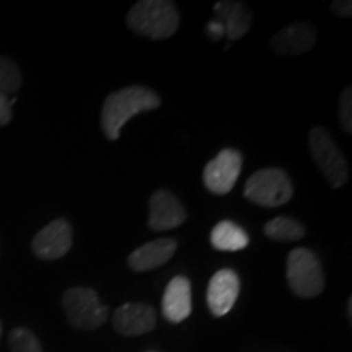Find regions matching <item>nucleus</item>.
Here are the masks:
<instances>
[{
	"mask_svg": "<svg viewBox=\"0 0 352 352\" xmlns=\"http://www.w3.org/2000/svg\"><path fill=\"white\" fill-rule=\"evenodd\" d=\"M347 315H349V320L352 318V298H349V303H347Z\"/></svg>",
	"mask_w": 352,
	"mask_h": 352,
	"instance_id": "24",
	"label": "nucleus"
},
{
	"mask_svg": "<svg viewBox=\"0 0 352 352\" xmlns=\"http://www.w3.org/2000/svg\"><path fill=\"white\" fill-rule=\"evenodd\" d=\"M340 121L342 131L352 132V87H347L340 98Z\"/></svg>",
	"mask_w": 352,
	"mask_h": 352,
	"instance_id": "20",
	"label": "nucleus"
},
{
	"mask_svg": "<svg viewBox=\"0 0 352 352\" xmlns=\"http://www.w3.org/2000/svg\"><path fill=\"white\" fill-rule=\"evenodd\" d=\"M21 83H23V77H21L19 65L7 57L0 56V94L6 96L16 94L21 88Z\"/></svg>",
	"mask_w": 352,
	"mask_h": 352,
	"instance_id": "18",
	"label": "nucleus"
},
{
	"mask_svg": "<svg viewBox=\"0 0 352 352\" xmlns=\"http://www.w3.org/2000/svg\"><path fill=\"white\" fill-rule=\"evenodd\" d=\"M72 227L69 220L56 219L38 232L32 241L33 254L44 261H54L65 256L72 248Z\"/></svg>",
	"mask_w": 352,
	"mask_h": 352,
	"instance_id": "8",
	"label": "nucleus"
},
{
	"mask_svg": "<svg viewBox=\"0 0 352 352\" xmlns=\"http://www.w3.org/2000/svg\"><path fill=\"white\" fill-rule=\"evenodd\" d=\"M331 13L341 19H349L352 15V2L351 0H336L331 3Z\"/></svg>",
	"mask_w": 352,
	"mask_h": 352,
	"instance_id": "22",
	"label": "nucleus"
},
{
	"mask_svg": "<svg viewBox=\"0 0 352 352\" xmlns=\"http://www.w3.org/2000/svg\"><path fill=\"white\" fill-rule=\"evenodd\" d=\"M191 311V283L188 277L176 276L166 285L162 297V314L170 323H182Z\"/></svg>",
	"mask_w": 352,
	"mask_h": 352,
	"instance_id": "14",
	"label": "nucleus"
},
{
	"mask_svg": "<svg viewBox=\"0 0 352 352\" xmlns=\"http://www.w3.org/2000/svg\"><path fill=\"white\" fill-rule=\"evenodd\" d=\"M162 104V98L151 88L142 85L124 87L107 96L101 109V129L108 140L120 139L122 126L135 114L152 111Z\"/></svg>",
	"mask_w": 352,
	"mask_h": 352,
	"instance_id": "1",
	"label": "nucleus"
},
{
	"mask_svg": "<svg viewBox=\"0 0 352 352\" xmlns=\"http://www.w3.org/2000/svg\"><path fill=\"white\" fill-rule=\"evenodd\" d=\"M308 147L324 179L333 188H342L349 179V166L340 145L324 127L316 126L308 132Z\"/></svg>",
	"mask_w": 352,
	"mask_h": 352,
	"instance_id": "3",
	"label": "nucleus"
},
{
	"mask_svg": "<svg viewBox=\"0 0 352 352\" xmlns=\"http://www.w3.org/2000/svg\"><path fill=\"white\" fill-rule=\"evenodd\" d=\"M206 33L209 34V38L212 39V41H219V39L223 36V26L219 20L209 21L208 26H206Z\"/></svg>",
	"mask_w": 352,
	"mask_h": 352,
	"instance_id": "23",
	"label": "nucleus"
},
{
	"mask_svg": "<svg viewBox=\"0 0 352 352\" xmlns=\"http://www.w3.org/2000/svg\"><path fill=\"white\" fill-rule=\"evenodd\" d=\"M287 284L290 290L300 298H315L323 292V267L311 250L296 248L289 253Z\"/></svg>",
	"mask_w": 352,
	"mask_h": 352,
	"instance_id": "5",
	"label": "nucleus"
},
{
	"mask_svg": "<svg viewBox=\"0 0 352 352\" xmlns=\"http://www.w3.org/2000/svg\"><path fill=\"white\" fill-rule=\"evenodd\" d=\"M316 30L308 21H296L279 30L271 38V50L279 57H294L305 54L316 44Z\"/></svg>",
	"mask_w": 352,
	"mask_h": 352,
	"instance_id": "10",
	"label": "nucleus"
},
{
	"mask_svg": "<svg viewBox=\"0 0 352 352\" xmlns=\"http://www.w3.org/2000/svg\"><path fill=\"white\" fill-rule=\"evenodd\" d=\"M305 233L307 228L303 227V223L298 222L297 219L287 217V215H279L264 226V235L267 239L272 241H283V243L302 240Z\"/></svg>",
	"mask_w": 352,
	"mask_h": 352,
	"instance_id": "17",
	"label": "nucleus"
},
{
	"mask_svg": "<svg viewBox=\"0 0 352 352\" xmlns=\"http://www.w3.org/2000/svg\"><path fill=\"white\" fill-rule=\"evenodd\" d=\"M248 243V233L232 220H222L210 232V245L219 252H240Z\"/></svg>",
	"mask_w": 352,
	"mask_h": 352,
	"instance_id": "16",
	"label": "nucleus"
},
{
	"mask_svg": "<svg viewBox=\"0 0 352 352\" xmlns=\"http://www.w3.org/2000/svg\"><path fill=\"white\" fill-rule=\"evenodd\" d=\"M178 241L173 239H157L134 250L127 258V264L134 272H147L162 267L173 258Z\"/></svg>",
	"mask_w": 352,
	"mask_h": 352,
	"instance_id": "13",
	"label": "nucleus"
},
{
	"mask_svg": "<svg viewBox=\"0 0 352 352\" xmlns=\"http://www.w3.org/2000/svg\"><path fill=\"white\" fill-rule=\"evenodd\" d=\"M294 196V184L283 168H263L248 178L245 197L259 208H280Z\"/></svg>",
	"mask_w": 352,
	"mask_h": 352,
	"instance_id": "4",
	"label": "nucleus"
},
{
	"mask_svg": "<svg viewBox=\"0 0 352 352\" xmlns=\"http://www.w3.org/2000/svg\"><path fill=\"white\" fill-rule=\"evenodd\" d=\"M148 228L153 232L173 230L186 222V209L168 189H157L148 199Z\"/></svg>",
	"mask_w": 352,
	"mask_h": 352,
	"instance_id": "9",
	"label": "nucleus"
},
{
	"mask_svg": "<svg viewBox=\"0 0 352 352\" xmlns=\"http://www.w3.org/2000/svg\"><path fill=\"white\" fill-rule=\"evenodd\" d=\"M113 327L122 336H140L157 327V311L148 303H124L114 311Z\"/></svg>",
	"mask_w": 352,
	"mask_h": 352,
	"instance_id": "11",
	"label": "nucleus"
},
{
	"mask_svg": "<svg viewBox=\"0 0 352 352\" xmlns=\"http://www.w3.org/2000/svg\"><path fill=\"white\" fill-rule=\"evenodd\" d=\"M0 338H2V323H0Z\"/></svg>",
	"mask_w": 352,
	"mask_h": 352,
	"instance_id": "25",
	"label": "nucleus"
},
{
	"mask_svg": "<svg viewBox=\"0 0 352 352\" xmlns=\"http://www.w3.org/2000/svg\"><path fill=\"white\" fill-rule=\"evenodd\" d=\"M15 100H8V96L0 94V126H7L12 121V104Z\"/></svg>",
	"mask_w": 352,
	"mask_h": 352,
	"instance_id": "21",
	"label": "nucleus"
},
{
	"mask_svg": "<svg viewBox=\"0 0 352 352\" xmlns=\"http://www.w3.org/2000/svg\"><path fill=\"white\" fill-rule=\"evenodd\" d=\"M214 12L217 13L223 26V36H227L228 41H239L252 30L253 12L243 2L220 0L214 6Z\"/></svg>",
	"mask_w": 352,
	"mask_h": 352,
	"instance_id": "15",
	"label": "nucleus"
},
{
	"mask_svg": "<svg viewBox=\"0 0 352 352\" xmlns=\"http://www.w3.org/2000/svg\"><path fill=\"white\" fill-rule=\"evenodd\" d=\"M64 311L69 323L77 329L91 331L103 327L109 318L107 305L100 302L98 294L90 287H72L63 297Z\"/></svg>",
	"mask_w": 352,
	"mask_h": 352,
	"instance_id": "6",
	"label": "nucleus"
},
{
	"mask_svg": "<svg viewBox=\"0 0 352 352\" xmlns=\"http://www.w3.org/2000/svg\"><path fill=\"white\" fill-rule=\"evenodd\" d=\"M240 294V277L233 270H220L210 279L208 305L214 316H223L232 310Z\"/></svg>",
	"mask_w": 352,
	"mask_h": 352,
	"instance_id": "12",
	"label": "nucleus"
},
{
	"mask_svg": "<svg viewBox=\"0 0 352 352\" xmlns=\"http://www.w3.org/2000/svg\"><path fill=\"white\" fill-rule=\"evenodd\" d=\"M127 26L139 36L166 39L179 26L178 7L170 0H140L127 12Z\"/></svg>",
	"mask_w": 352,
	"mask_h": 352,
	"instance_id": "2",
	"label": "nucleus"
},
{
	"mask_svg": "<svg viewBox=\"0 0 352 352\" xmlns=\"http://www.w3.org/2000/svg\"><path fill=\"white\" fill-rule=\"evenodd\" d=\"M243 157L235 148H223L206 165L202 179L212 195H228L239 182Z\"/></svg>",
	"mask_w": 352,
	"mask_h": 352,
	"instance_id": "7",
	"label": "nucleus"
},
{
	"mask_svg": "<svg viewBox=\"0 0 352 352\" xmlns=\"http://www.w3.org/2000/svg\"><path fill=\"white\" fill-rule=\"evenodd\" d=\"M10 351L12 352H43L41 342L34 336L33 331L26 328H15L10 333Z\"/></svg>",
	"mask_w": 352,
	"mask_h": 352,
	"instance_id": "19",
	"label": "nucleus"
}]
</instances>
